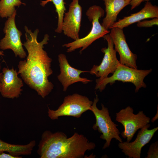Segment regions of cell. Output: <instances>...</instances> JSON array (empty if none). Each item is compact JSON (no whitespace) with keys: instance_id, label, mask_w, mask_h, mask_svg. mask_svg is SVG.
<instances>
[{"instance_id":"cell-26","label":"cell","mask_w":158,"mask_h":158,"mask_svg":"<svg viewBox=\"0 0 158 158\" xmlns=\"http://www.w3.org/2000/svg\"><path fill=\"white\" fill-rule=\"evenodd\" d=\"M0 55L1 56H4V52L0 50Z\"/></svg>"},{"instance_id":"cell-19","label":"cell","mask_w":158,"mask_h":158,"mask_svg":"<svg viewBox=\"0 0 158 158\" xmlns=\"http://www.w3.org/2000/svg\"><path fill=\"white\" fill-rule=\"evenodd\" d=\"M52 2L54 5L56 12L58 16V21L57 28L55 30V32L58 33H61L62 32V25L63 20L66 8L65 5L64 0H46L41 1L40 5L44 6L48 3Z\"/></svg>"},{"instance_id":"cell-25","label":"cell","mask_w":158,"mask_h":158,"mask_svg":"<svg viewBox=\"0 0 158 158\" xmlns=\"http://www.w3.org/2000/svg\"><path fill=\"white\" fill-rule=\"evenodd\" d=\"M1 65L0 63V92L1 91V78L2 76V72H1Z\"/></svg>"},{"instance_id":"cell-2","label":"cell","mask_w":158,"mask_h":158,"mask_svg":"<svg viewBox=\"0 0 158 158\" xmlns=\"http://www.w3.org/2000/svg\"><path fill=\"white\" fill-rule=\"evenodd\" d=\"M38 147L37 153L41 158H82L87 151L94 149L96 145L77 132L68 138L62 132L46 130L42 133Z\"/></svg>"},{"instance_id":"cell-7","label":"cell","mask_w":158,"mask_h":158,"mask_svg":"<svg viewBox=\"0 0 158 158\" xmlns=\"http://www.w3.org/2000/svg\"><path fill=\"white\" fill-rule=\"evenodd\" d=\"M133 108L129 106L116 113V121L121 123L124 130L121 133L122 137L130 142L139 129L150 122V118L142 111L136 114L133 113Z\"/></svg>"},{"instance_id":"cell-13","label":"cell","mask_w":158,"mask_h":158,"mask_svg":"<svg viewBox=\"0 0 158 158\" xmlns=\"http://www.w3.org/2000/svg\"><path fill=\"white\" fill-rule=\"evenodd\" d=\"M0 92L5 98L13 99L19 97L23 91L22 79L18 77L16 69L4 67L2 70Z\"/></svg>"},{"instance_id":"cell-21","label":"cell","mask_w":158,"mask_h":158,"mask_svg":"<svg viewBox=\"0 0 158 158\" xmlns=\"http://www.w3.org/2000/svg\"><path fill=\"white\" fill-rule=\"evenodd\" d=\"M158 18H153L150 20H144L138 22L137 25L138 27H151L153 25H158Z\"/></svg>"},{"instance_id":"cell-3","label":"cell","mask_w":158,"mask_h":158,"mask_svg":"<svg viewBox=\"0 0 158 158\" xmlns=\"http://www.w3.org/2000/svg\"><path fill=\"white\" fill-rule=\"evenodd\" d=\"M104 11L100 6L94 5L87 10L86 15L89 20L92 22V27L89 34L84 37L64 44L63 47L67 48V52L70 53L79 48H82L80 52L86 49L97 40L103 37L110 31L105 29L100 23L99 19L103 17Z\"/></svg>"},{"instance_id":"cell-24","label":"cell","mask_w":158,"mask_h":158,"mask_svg":"<svg viewBox=\"0 0 158 158\" xmlns=\"http://www.w3.org/2000/svg\"><path fill=\"white\" fill-rule=\"evenodd\" d=\"M158 106L157 107V113L155 115V116L153 118H152L151 120V121L152 122H154L158 118Z\"/></svg>"},{"instance_id":"cell-6","label":"cell","mask_w":158,"mask_h":158,"mask_svg":"<svg viewBox=\"0 0 158 158\" xmlns=\"http://www.w3.org/2000/svg\"><path fill=\"white\" fill-rule=\"evenodd\" d=\"M93 102L87 97L78 93L66 96L57 109L53 110L48 107V116L51 120L58 119L61 116L80 118L82 114L90 110Z\"/></svg>"},{"instance_id":"cell-20","label":"cell","mask_w":158,"mask_h":158,"mask_svg":"<svg viewBox=\"0 0 158 158\" xmlns=\"http://www.w3.org/2000/svg\"><path fill=\"white\" fill-rule=\"evenodd\" d=\"M146 158H158V142L156 141L150 146Z\"/></svg>"},{"instance_id":"cell-18","label":"cell","mask_w":158,"mask_h":158,"mask_svg":"<svg viewBox=\"0 0 158 158\" xmlns=\"http://www.w3.org/2000/svg\"><path fill=\"white\" fill-rule=\"evenodd\" d=\"M22 4L25 5L20 0H1L0 16L2 18L10 17L16 11L15 7Z\"/></svg>"},{"instance_id":"cell-15","label":"cell","mask_w":158,"mask_h":158,"mask_svg":"<svg viewBox=\"0 0 158 158\" xmlns=\"http://www.w3.org/2000/svg\"><path fill=\"white\" fill-rule=\"evenodd\" d=\"M158 18V7L152 4L151 2L147 1L144 6L138 12L124 17L115 23L110 28L117 27L123 29L129 25L143 19Z\"/></svg>"},{"instance_id":"cell-23","label":"cell","mask_w":158,"mask_h":158,"mask_svg":"<svg viewBox=\"0 0 158 158\" xmlns=\"http://www.w3.org/2000/svg\"><path fill=\"white\" fill-rule=\"evenodd\" d=\"M22 157V156L20 157H15L9 153L6 154L4 152L0 153V158H21Z\"/></svg>"},{"instance_id":"cell-8","label":"cell","mask_w":158,"mask_h":158,"mask_svg":"<svg viewBox=\"0 0 158 158\" xmlns=\"http://www.w3.org/2000/svg\"><path fill=\"white\" fill-rule=\"evenodd\" d=\"M16 11L8 17L5 23L3 30L5 35L0 41V49L2 50L11 49L16 57L18 56L23 59L26 56V53L21 40L22 33L17 28L16 25Z\"/></svg>"},{"instance_id":"cell-4","label":"cell","mask_w":158,"mask_h":158,"mask_svg":"<svg viewBox=\"0 0 158 158\" xmlns=\"http://www.w3.org/2000/svg\"><path fill=\"white\" fill-rule=\"evenodd\" d=\"M152 71L151 68L146 70L138 69L120 64L111 76L96 79L95 89L99 90L102 92L105 89L107 85L109 84L112 85L116 81H118L132 83L135 87V92H137L141 88L146 87L144 80Z\"/></svg>"},{"instance_id":"cell-16","label":"cell","mask_w":158,"mask_h":158,"mask_svg":"<svg viewBox=\"0 0 158 158\" xmlns=\"http://www.w3.org/2000/svg\"><path fill=\"white\" fill-rule=\"evenodd\" d=\"M131 0H103L106 16L103 19L102 25L106 30L110 29L117 21V16Z\"/></svg>"},{"instance_id":"cell-9","label":"cell","mask_w":158,"mask_h":158,"mask_svg":"<svg viewBox=\"0 0 158 158\" xmlns=\"http://www.w3.org/2000/svg\"><path fill=\"white\" fill-rule=\"evenodd\" d=\"M107 41L108 47L102 49V51L104 54L101 63L99 65H94L89 73L95 75L100 79L108 77L110 73L113 74L118 66L121 64L117 59L116 51L114 48L113 40L109 34L103 37Z\"/></svg>"},{"instance_id":"cell-11","label":"cell","mask_w":158,"mask_h":158,"mask_svg":"<svg viewBox=\"0 0 158 158\" xmlns=\"http://www.w3.org/2000/svg\"><path fill=\"white\" fill-rule=\"evenodd\" d=\"M82 16V8L79 0H72L68 11L64 14L62 32L74 40L80 38L79 32Z\"/></svg>"},{"instance_id":"cell-17","label":"cell","mask_w":158,"mask_h":158,"mask_svg":"<svg viewBox=\"0 0 158 158\" xmlns=\"http://www.w3.org/2000/svg\"><path fill=\"white\" fill-rule=\"evenodd\" d=\"M36 145L35 140L30 141L25 145L11 144L5 142L0 139V153L8 152L12 155L20 157V155H30Z\"/></svg>"},{"instance_id":"cell-14","label":"cell","mask_w":158,"mask_h":158,"mask_svg":"<svg viewBox=\"0 0 158 158\" xmlns=\"http://www.w3.org/2000/svg\"><path fill=\"white\" fill-rule=\"evenodd\" d=\"M58 59L60 72L57 78L63 86V91L66 92L69 86L75 83L81 82L87 84L92 82V80L80 76L82 73H89L90 71H82L72 67L69 63L65 55L59 54Z\"/></svg>"},{"instance_id":"cell-1","label":"cell","mask_w":158,"mask_h":158,"mask_svg":"<svg viewBox=\"0 0 158 158\" xmlns=\"http://www.w3.org/2000/svg\"><path fill=\"white\" fill-rule=\"evenodd\" d=\"M24 28L26 41L23 45L28 55L26 60L19 62L18 73L26 84L44 98L54 87L48 79L53 73L51 66L52 60L43 49L44 45L48 43L49 36L45 35L43 40L39 42L37 40L39 30L37 29L32 32L27 26Z\"/></svg>"},{"instance_id":"cell-5","label":"cell","mask_w":158,"mask_h":158,"mask_svg":"<svg viewBox=\"0 0 158 158\" xmlns=\"http://www.w3.org/2000/svg\"><path fill=\"white\" fill-rule=\"evenodd\" d=\"M95 94L96 97L94 99L90 110L94 114L96 118V123L93 125L92 128L95 130H97L102 133L100 137L106 141L102 148L103 149H105L110 145L111 140L113 138L119 142L123 141L119 136L121 133L117 128L118 125L112 121L108 108L102 103L101 104V109L97 107V104L99 99L96 93Z\"/></svg>"},{"instance_id":"cell-12","label":"cell","mask_w":158,"mask_h":158,"mask_svg":"<svg viewBox=\"0 0 158 158\" xmlns=\"http://www.w3.org/2000/svg\"><path fill=\"white\" fill-rule=\"evenodd\" d=\"M111 29L109 35L115 46L114 49L119 54L120 63L131 68L137 69V55L132 52L130 49L123 29L117 27Z\"/></svg>"},{"instance_id":"cell-22","label":"cell","mask_w":158,"mask_h":158,"mask_svg":"<svg viewBox=\"0 0 158 158\" xmlns=\"http://www.w3.org/2000/svg\"><path fill=\"white\" fill-rule=\"evenodd\" d=\"M145 0H131L130 5H131V10H133L139 6Z\"/></svg>"},{"instance_id":"cell-10","label":"cell","mask_w":158,"mask_h":158,"mask_svg":"<svg viewBox=\"0 0 158 158\" xmlns=\"http://www.w3.org/2000/svg\"><path fill=\"white\" fill-rule=\"evenodd\" d=\"M150 126V124L148 123L141 128L133 141L119 143V148L125 155L130 158H140L142 148L149 142L158 130V127L149 130Z\"/></svg>"}]
</instances>
